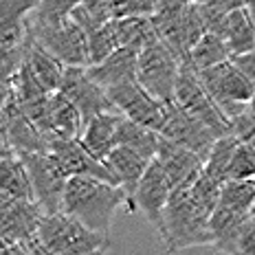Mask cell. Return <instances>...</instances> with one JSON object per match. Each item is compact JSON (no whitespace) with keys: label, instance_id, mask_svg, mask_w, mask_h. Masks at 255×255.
Here are the masks:
<instances>
[{"label":"cell","instance_id":"obj_8","mask_svg":"<svg viewBox=\"0 0 255 255\" xmlns=\"http://www.w3.org/2000/svg\"><path fill=\"white\" fill-rule=\"evenodd\" d=\"M183 62V57L161 38L154 44L139 51L136 79L150 90L154 97L163 99V102H174V90H176Z\"/></svg>","mask_w":255,"mask_h":255},{"label":"cell","instance_id":"obj_14","mask_svg":"<svg viewBox=\"0 0 255 255\" xmlns=\"http://www.w3.org/2000/svg\"><path fill=\"white\" fill-rule=\"evenodd\" d=\"M60 90L79 108L84 121H90L108 110H117L113 99L108 97V90L90 75L88 66H66Z\"/></svg>","mask_w":255,"mask_h":255},{"label":"cell","instance_id":"obj_22","mask_svg":"<svg viewBox=\"0 0 255 255\" xmlns=\"http://www.w3.org/2000/svg\"><path fill=\"white\" fill-rule=\"evenodd\" d=\"M119 121H121L119 110H108V113H102L93 117L90 121H86L79 139H82L86 150L95 158L106 163L108 154L117 147V128H119Z\"/></svg>","mask_w":255,"mask_h":255},{"label":"cell","instance_id":"obj_26","mask_svg":"<svg viewBox=\"0 0 255 255\" xmlns=\"http://www.w3.org/2000/svg\"><path fill=\"white\" fill-rule=\"evenodd\" d=\"M225 40L229 42L233 55L255 51V18L247 7L229 11L225 26Z\"/></svg>","mask_w":255,"mask_h":255},{"label":"cell","instance_id":"obj_17","mask_svg":"<svg viewBox=\"0 0 255 255\" xmlns=\"http://www.w3.org/2000/svg\"><path fill=\"white\" fill-rule=\"evenodd\" d=\"M49 150L60 158V163L71 176H95L119 185V180L113 174V169L108 167V163L95 158L86 150V145L82 143L79 136L77 139H53Z\"/></svg>","mask_w":255,"mask_h":255},{"label":"cell","instance_id":"obj_1","mask_svg":"<svg viewBox=\"0 0 255 255\" xmlns=\"http://www.w3.org/2000/svg\"><path fill=\"white\" fill-rule=\"evenodd\" d=\"M119 209L128 211V194L121 185L95 176L68 178L62 211L75 216L90 229L110 236V227Z\"/></svg>","mask_w":255,"mask_h":255},{"label":"cell","instance_id":"obj_31","mask_svg":"<svg viewBox=\"0 0 255 255\" xmlns=\"http://www.w3.org/2000/svg\"><path fill=\"white\" fill-rule=\"evenodd\" d=\"M220 203L238 211L251 214L255 205V178L244 180H225L220 191Z\"/></svg>","mask_w":255,"mask_h":255},{"label":"cell","instance_id":"obj_29","mask_svg":"<svg viewBox=\"0 0 255 255\" xmlns=\"http://www.w3.org/2000/svg\"><path fill=\"white\" fill-rule=\"evenodd\" d=\"M238 143H240V139H238L236 134L218 136L205 158V172H209L211 176H216L220 183H225V180L229 178V165H231L233 154H236Z\"/></svg>","mask_w":255,"mask_h":255},{"label":"cell","instance_id":"obj_11","mask_svg":"<svg viewBox=\"0 0 255 255\" xmlns=\"http://www.w3.org/2000/svg\"><path fill=\"white\" fill-rule=\"evenodd\" d=\"M0 136L2 145H9L15 152H42L49 150L51 141L40 132L29 115L18 104L11 90L2 93V108H0Z\"/></svg>","mask_w":255,"mask_h":255},{"label":"cell","instance_id":"obj_24","mask_svg":"<svg viewBox=\"0 0 255 255\" xmlns=\"http://www.w3.org/2000/svg\"><path fill=\"white\" fill-rule=\"evenodd\" d=\"M113 20L121 46L143 51L145 46L161 40V31L154 22V15H128V18H113Z\"/></svg>","mask_w":255,"mask_h":255},{"label":"cell","instance_id":"obj_37","mask_svg":"<svg viewBox=\"0 0 255 255\" xmlns=\"http://www.w3.org/2000/svg\"><path fill=\"white\" fill-rule=\"evenodd\" d=\"M238 66L247 73V77L255 84V51H249V53H240V55H233L231 57Z\"/></svg>","mask_w":255,"mask_h":255},{"label":"cell","instance_id":"obj_12","mask_svg":"<svg viewBox=\"0 0 255 255\" xmlns=\"http://www.w3.org/2000/svg\"><path fill=\"white\" fill-rule=\"evenodd\" d=\"M44 209L38 200L0 194V247L24 244L38 236Z\"/></svg>","mask_w":255,"mask_h":255},{"label":"cell","instance_id":"obj_32","mask_svg":"<svg viewBox=\"0 0 255 255\" xmlns=\"http://www.w3.org/2000/svg\"><path fill=\"white\" fill-rule=\"evenodd\" d=\"M244 178H255V145L249 141L238 143L227 180H244Z\"/></svg>","mask_w":255,"mask_h":255},{"label":"cell","instance_id":"obj_35","mask_svg":"<svg viewBox=\"0 0 255 255\" xmlns=\"http://www.w3.org/2000/svg\"><path fill=\"white\" fill-rule=\"evenodd\" d=\"M82 7L88 13H93L97 20H102V22H108V20L115 18L113 15L115 0H82Z\"/></svg>","mask_w":255,"mask_h":255},{"label":"cell","instance_id":"obj_30","mask_svg":"<svg viewBox=\"0 0 255 255\" xmlns=\"http://www.w3.org/2000/svg\"><path fill=\"white\" fill-rule=\"evenodd\" d=\"M88 51H90V66L97 62L106 60L110 53H115L119 49V35L115 29V20L95 26L93 31H88Z\"/></svg>","mask_w":255,"mask_h":255},{"label":"cell","instance_id":"obj_40","mask_svg":"<svg viewBox=\"0 0 255 255\" xmlns=\"http://www.w3.org/2000/svg\"><path fill=\"white\" fill-rule=\"evenodd\" d=\"M251 216H255V205H253V209H251Z\"/></svg>","mask_w":255,"mask_h":255},{"label":"cell","instance_id":"obj_23","mask_svg":"<svg viewBox=\"0 0 255 255\" xmlns=\"http://www.w3.org/2000/svg\"><path fill=\"white\" fill-rule=\"evenodd\" d=\"M0 194L11 196V198L35 200L24 161L9 145H2V156H0Z\"/></svg>","mask_w":255,"mask_h":255},{"label":"cell","instance_id":"obj_2","mask_svg":"<svg viewBox=\"0 0 255 255\" xmlns=\"http://www.w3.org/2000/svg\"><path fill=\"white\" fill-rule=\"evenodd\" d=\"M161 240L167 251H183L191 247H211V211L203 207L187 189L172 191L165 209V227Z\"/></svg>","mask_w":255,"mask_h":255},{"label":"cell","instance_id":"obj_5","mask_svg":"<svg viewBox=\"0 0 255 255\" xmlns=\"http://www.w3.org/2000/svg\"><path fill=\"white\" fill-rule=\"evenodd\" d=\"M198 73L205 88L222 108V113L229 117V121L249 110V104L255 95V84L233 60L216 64V66Z\"/></svg>","mask_w":255,"mask_h":255},{"label":"cell","instance_id":"obj_18","mask_svg":"<svg viewBox=\"0 0 255 255\" xmlns=\"http://www.w3.org/2000/svg\"><path fill=\"white\" fill-rule=\"evenodd\" d=\"M84 121L82 113L62 90H55L51 93L49 99V115H46V121L42 126V134L49 141L53 139H77L84 132Z\"/></svg>","mask_w":255,"mask_h":255},{"label":"cell","instance_id":"obj_9","mask_svg":"<svg viewBox=\"0 0 255 255\" xmlns=\"http://www.w3.org/2000/svg\"><path fill=\"white\" fill-rule=\"evenodd\" d=\"M20 158L24 161L26 172H29L31 185H33L35 200L44 209V214H55L62 211L64 205V191L71 174L64 169L60 158L51 150L42 152H20Z\"/></svg>","mask_w":255,"mask_h":255},{"label":"cell","instance_id":"obj_27","mask_svg":"<svg viewBox=\"0 0 255 255\" xmlns=\"http://www.w3.org/2000/svg\"><path fill=\"white\" fill-rule=\"evenodd\" d=\"M158 139H161V134L156 130L141 126L136 121L128 119L126 115H121L119 128H117V145L132 147V150L141 152L143 156L154 158L158 150Z\"/></svg>","mask_w":255,"mask_h":255},{"label":"cell","instance_id":"obj_25","mask_svg":"<svg viewBox=\"0 0 255 255\" xmlns=\"http://www.w3.org/2000/svg\"><path fill=\"white\" fill-rule=\"evenodd\" d=\"M24 62L31 66V71L35 73V77L44 84L46 90L55 93L60 90V84H62V77H64V71H66V64L62 60H57L53 53H49L42 44L33 40L31 35V42H29V49H26V55H24Z\"/></svg>","mask_w":255,"mask_h":255},{"label":"cell","instance_id":"obj_28","mask_svg":"<svg viewBox=\"0 0 255 255\" xmlns=\"http://www.w3.org/2000/svg\"><path fill=\"white\" fill-rule=\"evenodd\" d=\"M233 57V51L222 35L218 33H207L194 44V49L189 53V62L196 66V71H205V68H211L216 64H222Z\"/></svg>","mask_w":255,"mask_h":255},{"label":"cell","instance_id":"obj_6","mask_svg":"<svg viewBox=\"0 0 255 255\" xmlns=\"http://www.w3.org/2000/svg\"><path fill=\"white\" fill-rule=\"evenodd\" d=\"M174 102L180 104L194 117H198L216 136L231 134L229 117L222 113V108L209 95V90L205 88L203 79H200V73L196 71V66L189 60H185L180 66L176 90H174Z\"/></svg>","mask_w":255,"mask_h":255},{"label":"cell","instance_id":"obj_15","mask_svg":"<svg viewBox=\"0 0 255 255\" xmlns=\"http://www.w3.org/2000/svg\"><path fill=\"white\" fill-rule=\"evenodd\" d=\"M161 134L169 141H176L180 145L198 152L200 156H205V158H207V154H209L211 145H214V141L218 139L198 117L187 113V110L176 102L167 104V117H165Z\"/></svg>","mask_w":255,"mask_h":255},{"label":"cell","instance_id":"obj_36","mask_svg":"<svg viewBox=\"0 0 255 255\" xmlns=\"http://www.w3.org/2000/svg\"><path fill=\"white\" fill-rule=\"evenodd\" d=\"M238 255H255V216H249L247 225H244Z\"/></svg>","mask_w":255,"mask_h":255},{"label":"cell","instance_id":"obj_38","mask_svg":"<svg viewBox=\"0 0 255 255\" xmlns=\"http://www.w3.org/2000/svg\"><path fill=\"white\" fill-rule=\"evenodd\" d=\"M251 113L255 115V95H253V99H251Z\"/></svg>","mask_w":255,"mask_h":255},{"label":"cell","instance_id":"obj_34","mask_svg":"<svg viewBox=\"0 0 255 255\" xmlns=\"http://www.w3.org/2000/svg\"><path fill=\"white\" fill-rule=\"evenodd\" d=\"M158 11V0H115L113 15L128 18V15H154Z\"/></svg>","mask_w":255,"mask_h":255},{"label":"cell","instance_id":"obj_41","mask_svg":"<svg viewBox=\"0 0 255 255\" xmlns=\"http://www.w3.org/2000/svg\"><path fill=\"white\" fill-rule=\"evenodd\" d=\"M196 2H209V0H196Z\"/></svg>","mask_w":255,"mask_h":255},{"label":"cell","instance_id":"obj_33","mask_svg":"<svg viewBox=\"0 0 255 255\" xmlns=\"http://www.w3.org/2000/svg\"><path fill=\"white\" fill-rule=\"evenodd\" d=\"M79 4H82V0H40L35 11L31 13V22H55V20H64Z\"/></svg>","mask_w":255,"mask_h":255},{"label":"cell","instance_id":"obj_16","mask_svg":"<svg viewBox=\"0 0 255 255\" xmlns=\"http://www.w3.org/2000/svg\"><path fill=\"white\" fill-rule=\"evenodd\" d=\"M156 158L165 167V174L172 183V189H187L194 185V180L203 174L205 169V156L189 147L180 145L176 141H169L161 134L158 139Z\"/></svg>","mask_w":255,"mask_h":255},{"label":"cell","instance_id":"obj_7","mask_svg":"<svg viewBox=\"0 0 255 255\" xmlns=\"http://www.w3.org/2000/svg\"><path fill=\"white\" fill-rule=\"evenodd\" d=\"M31 35L66 66H90L88 35L73 15L55 22H31Z\"/></svg>","mask_w":255,"mask_h":255},{"label":"cell","instance_id":"obj_20","mask_svg":"<svg viewBox=\"0 0 255 255\" xmlns=\"http://www.w3.org/2000/svg\"><path fill=\"white\" fill-rule=\"evenodd\" d=\"M247 211H238L231 207L218 203V207L211 214V236H214V251L220 253H231L238 255V247H240V238L244 231V225L249 220Z\"/></svg>","mask_w":255,"mask_h":255},{"label":"cell","instance_id":"obj_13","mask_svg":"<svg viewBox=\"0 0 255 255\" xmlns=\"http://www.w3.org/2000/svg\"><path fill=\"white\" fill-rule=\"evenodd\" d=\"M172 191L174 189L165 174V167L154 156L134 191V209L145 216V220L154 227L158 238H161L163 227H165V209L169 198H172Z\"/></svg>","mask_w":255,"mask_h":255},{"label":"cell","instance_id":"obj_39","mask_svg":"<svg viewBox=\"0 0 255 255\" xmlns=\"http://www.w3.org/2000/svg\"><path fill=\"white\" fill-rule=\"evenodd\" d=\"M249 143H253V145H255V132H253V136H251V139H249Z\"/></svg>","mask_w":255,"mask_h":255},{"label":"cell","instance_id":"obj_21","mask_svg":"<svg viewBox=\"0 0 255 255\" xmlns=\"http://www.w3.org/2000/svg\"><path fill=\"white\" fill-rule=\"evenodd\" d=\"M136 71H139V51L130 49V46H119L106 60L88 66V73L104 88L136 79Z\"/></svg>","mask_w":255,"mask_h":255},{"label":"cell","instance_id":"obj_3","mask_svg":"<svg viewBox=\"0 0 255 255\" xmlns=\"http://www.w3.org/2000/svg\"><path fill=\"white\" fill-rule=\"evenodd\" d=\"M40 0H0V82L11 84L31 42V13Z\"/></svg>","mask_w":255,"mask_h":255},{"label":"cell","instance_id":"obj_4","mask_svg":"<svg viewBox=\"0 0 255 255\" xmlns=\"http://www.w3.org/2000/svg\"><path fill=\"white\" fill-rule=\"evenodd\" d=\"M38 236L49 255H90L110 249V236L90 229L66 211L44 214Z\"/></svg>","mask_w":255,"mask_h":255},{"label":"cell","instance_id":"obj_10","mask_svg":"<svg viewBox=\"0 0 255 255\" xmlns=\"http://www.w3.org/2000/svg\"><path fill=\"white\" fill-rule=\"evenodd\" d=\"M106 90H108V97L113 99L115 108L121 115H126L128 119L136 121L141 126L152 128V130H156L161 134L169 102L154 97L139 79H130V82L117 84V86H110Z\"/></svg>","mask_w":255,"mask_h":255},{"label":"cell","instance_id":"obj_19","mask_svg":"<svg viewBox=\"0 0 255 255\" xmlns=\"http://www.w3.org/2000/svg\"><path fill=\"white\" fill-rule=\"evenodd\" d=\"M152 158L143 156L141 152L132 150V147H126V145H117L113 152L108 154L106 163L108 167L113 169V174L119 180V185L126 189L128 194V211L134 214V191L139 187L143 174H145L147 165H150Z\"/></svg>","mask_w":255,"mask_h":255}]
</instances>
